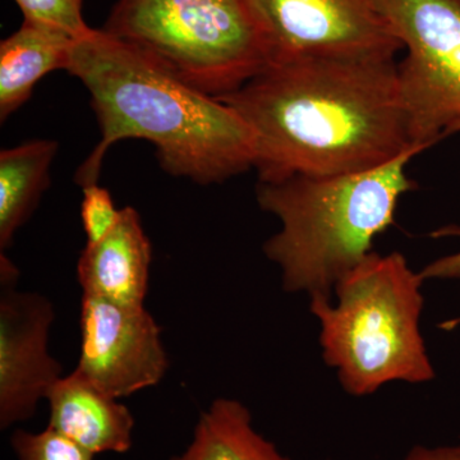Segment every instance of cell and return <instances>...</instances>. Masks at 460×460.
Instances as JSON below:
<instances>
[{
    "label": "cell",
    "instance_id": "6da1fadb",
    "mask_svg": "<svg viewBox=\"0 0 460 460\" xmlns=\"http://www.w3.org/2000/svg\"><path fill=\"white\" fill-rule=\"evenodd\" d=\"M215 99L252 132L261 183L371 171L422 146L411 137L395 58L271 63Z\"/></svg>",
    "mask_w": 460,
    "mask_h": 460
},
{
    "label": "cell",
    "instance_id": "7a4b0ae2",
    "mask_svg": "<svg viewBox=\"0 0 460 460\" xmlns=\"http://www.w3.org/2000/svg\"><path fill=\"white\" fill-rule=\"evenodd\" d=\"M66 72L89 91L102 131L75 172L83 189L99 183L109 148L126 138L151 142L163 171L198 184L223 183L253 168L252 132L232 108L104 30L75 42Z\"/></svg>",
    "mask_w": 460,
    "mask_h": 460
},
{
    "label": "cell",
    "instance_id": "3957f363",
    "mask_svg": "<svg viewBox=\"0 0 460 460\" xmlns=\"http://www.w3.org/2000/svg\"><path fill=\"white\" fill-rule=\"evenodd\" d=\"M426 150L411 147L385 165L352 174L259 181L260 208L281 223L263 252L279 266L284 290L330 298L374 252L377 235L394 226L399 199L416 189L407 166Z\"/></svg>",
    "mask_w": 460,
    "mask_h": 460
},
{
    "label": "cell",
    "instance_id": "277c9868",
    "mask_svg": "<svg viewBox=\"0 0 460 460\" xmlns=\"http://www.w3.org/2000/svg\"><path fill=\"white\" fill-rule=\"evenodd\" d=\"M420 272L399 252H372L339 281L337 302L311 296L320 323L326 365L353 396L374 394L386 384H423L435 377L420 330Z\"/></svg>",
    "mask_w": 460,
    "mask_h": 460
},
{
    "label": "cell",
    "instance_id": "5b68a950",
    "mask_svg": "<svg viewBox=\"0 0 460 460\" xmlns=\"http://www.w3.org/2000/svg\"><path fill=\"white\" fill-rule=\"evenodd\" d=\"M102 30L213 98L238 90L272 62L251 0H118Z\"/></svg>",
    "mask_w": 460,
    "mask_h": 460
},
{
    "label": "cell",
    "instance_id": "8992f818",
    "mask_svg": "<svg viewBox=\"0 0 460 460\" xmlns=\"http://www.w3.org/2000/svg\"><path fill=\"white\" fill-rule=\"evenodd\" d=\"M372 2L407 53L398 77L413 141L460 132V0Z\"/></svg>",
    "mask_w": 460,
    "mask_h": 460
},
{
    "label": "cell",
    "instance_id": "52a82bcc",
    "mask_svg": "<svg viewBox=\"0 0 460 460\" xmlns=\"http://www.w3.org/2000/svg\"><path fill=\"white\" fill-rule=\"evenodd\" d=\"M272 62L302 58H395L402 50L372 0H251Z\"/></svg>",
    "mask_w": 460,
    "mask_h": 460
},
{
    "label": "cell",
    "instance_id": "ba28073f",
    "mask_svg": "<svg viewBox=\"0 0 460 460\" xmlns=\"http://www.w3.org/2000/svg\"><path fill=\"white\" fill-rule=\"evenodd\" d=\"M18 269L0 256V428L31 420L62 376L49 352L56 319L47 296L21 292Z\"/></svg>",
    "mask_w": 460,
    "mask_h": 460
},
{
    "label": "cell",
    "instance_id": "9c48e42d",
    "mask_svg": "<svg viewBox=\"0 0 460 460\" xmlns=\"http://www.w3.org/2000/svg\"><path fill=\"white\" fill-rule=\"evenodd\" d=\"M75 372L117 399L155 386L169 368L162 328L145 305L83 296Z\"/></svg>",
    "mask_w": 460,
    "mask_h": 460
},
{
    "label": "cell",
    "instance_id": "30bf717a",
    "mask_svg": "<svg viewBox=\"0 0 460 460\" xmlns=\"http://www.w3.org/2000/svg\"><path fill=\"white\" fill-rule=\"evenodd\" d=\"M153 247L140 214L120 208L117 226L98 243L86 244L77 261L84 296L124 305H145Z\"/></svg>",
    "mask_w": 460,
    "mask_h": 460
},
{
    "label": "cell",
    "instance_id": "8fae6325",
    "mask_svg": "<svg viewBox=\"0 0 460 460\" xmlns=\"http://www.w3.org/2000/svg\"><path fill=\"white\" fill-rule=\"evenodd\" d=\"M47 399L50 407L48 426L93 456L131 450L135 428L131 411L78 372L60 377Z\"/></svg>",
    "mask_w": 460,
    "mask_h": 460
},
{
    "label": "cell",
    "instance_id": "7c38bea8",
    "mask_svg": "<svg viewBox=\"0 0 460 460\" xmlns=\"http://www.w3.org/2000/svg\"><path fill=\"white\" fill-rule=\"evenodd\" d=\"M74 38L23 20L16 32L0 42V120L29 102L36 84L50 72L68 71Z\"/></svg>",
    "mask_w": 460,
    "mask_h": 460
},
{
    "label": "cell",
    "instance_id": "4fadbf2b",
    "mask_svg": "<svg viewBox=\"0 0 460 460\" xmlns=\"http://www.w3.org/2000/svg\"><path fill=\"white\" fill-rule=\"evenodd\" d=\"M58 142L35 140L0 153V250L13 243L14 235L38 208L50 184V166Z\"/></svg>",
    "mask_w": 460,
    "mask_h": 460
},
{
    "label": "cell",
    "instance_id": "5bb4252c",
    "mask_svg": "<svg viewBox=\"0 0 460 460\" xmlns=\"http://www.w3.org/2000/svg\"><path fill=\"white\" fill-rule=\"evenodd\" d=\"M169 460H292L253 426L252 414L239 401L217 398L199 414L192 443Z\"/></svg>",
    "mask_w": 460,
    "mask_h": 460
},
{
    "label": "cell",
    "instance_id": "9a60e30c",
    "mask_svg": "<svg viewBox=\"0 0 460 460\" xmlns=\"http://www.w3.org/2000/svg\"><path fill=\"white\" fill-rule=\"evenodd\" d=\"M18 460H93V454L48 426L44 431L16 429L11 438Z\"/></svg>",
    "mask_w": 460,
    "mask_h": 460
},
{
    "label": "cell",
    "instance_id": "2e32d148",
    "mask_svg": "<svg viewBox=\"0 0 460 460\" xmlns=\"http://www.w3.org/2000/svg\"><path fill=\"white\" fill-rule=\"evenodd\" d=\"M23 20L53 27L80 40L93 31L84 22L83 0H14Z\"/></svg>",
    "mask_w": 460,
    "mask_h": 460
},
{
    "label": "cell",
    "instance_id": "e0dca14e",
    "mask_svg": "<svg viewBox=\"0 0 460 460\" xmlns=\"http://www.w3.org/2000/svg\"><path fill=\"white\" fill-rule=\"evenodd\" d=\"M84 199L81 204V219L86 244L98 243L117 226L120 208H115L111 192L99 183L84 187Z\"/></svg>",
    "mask_w": 460,
    "mask_h": 460
},
{
    "label": "cell",
    "instance_id": "ac0fdd59",
    "mask_svg": "<svg viewBox=\"0 0 460 460\" xmlns=\"http://www.w3.org/2000/svg\"><path fill=\"white\" fill-rule=\"evenodd\" d=\"M434 238L459 237L460 226H443L432 233ZM423 279H460V252L435 260L420 271Z\"/></svg>",
    "mask_w": 460,
    "mask_h": 460
},
{
    "label": "cell",
    "instance_id": "d6986e66",
    "mask_svg": "<svg viewBox=\"0 0 460 460\" xmlns=\"http://www.w3.org/2000/svg\"><path fill=\"white\" fill-rule=\"evenodd\" d=\"M402 460H460L458 447H414Z\"/></svg>",
    "mask_w": 460,
    "mask_h": 460
},
{
    "label": "cell",
    "instance_id": "ffe728a7",
    "mask_svg": "<svg viewBox=\"0 0 460 460\" xmlns=\"http://www.w3.org/2000/svg\"><path fill=\"white\" fill-rule=\"evenodd\" d=\"M460 326V317H454L452 320L444 321V323H440V328L443 330H447V332H450V330H454L459 328Z\"/></svg>",
    "mask_w": 460,
    "mask_h": 460
}]
</instances>
